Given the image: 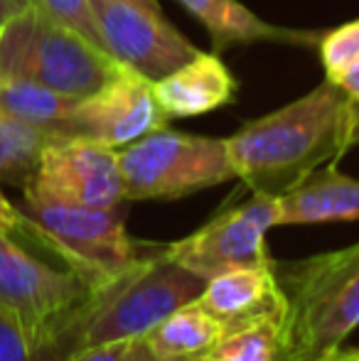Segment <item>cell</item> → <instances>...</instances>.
<instances>
[{"instance_id": "6da1fadb", "label": "cell", "mask_w": 359, "mask_h": 361, "mask_svg": "<svg viewBox=\"0 0 359 361\" xmlns=\"http://www.w3.org/2000/svg\"><path fill=\"white\" fill-rule=\"evenodd\" d=\"M352 96L325 79L283 109L244 123L226 140L236 180L251 195L283 197L317 167L350 150L347 114Z\"/></svg>"}, {"instance_id": "7a4b0ae2", "label": "cell", "mask_w": 359, "mask_h": 361, "mask_svg": "<svg viewBox=\"0 0 359 361\" xmlns=\"http://www.w3.org/2000/svg\"><path fill=\"white\" fill-rule=\"evenodd\" d=\"M273 273L286 298L283 361H312L342 349L359 327V241L273 263Z\"/></svg>"}, {"instance_id": "3957f363", "label": "cell", "mask_w": 359, "mask_h": 361, "mask_svg": "<svg viewBox=\"0 0 359 361\" xmlns=\"http://www.w3.org/2000/svg\"><path fill=\"white\" fill-rule=\"evenodd\" d=\"M126 204L94 209L62 204L23 190L20 212L30 241L49 248L94 290H106L163 248V243L138 241L130 236L126 228Z\"/></svg>"}, {"instance_id": "277c9868", "label": "cell", "mask_w": 359, "mask_h": 361, "mask_svg": "<svg viewBox=\"0 0 359 361\" xmlns=\"http://www.w3.org/2000/svg\"><path fill=\"white\" fill-rule=\"evenodd\" d=\"M101 290L72 268H54L0 231V310L32 347L77 344Z\"/></svg>"}, {"instance_id": "5b68a950", "label": "cell", "mask_w": 359, "mask_h": 361, "mask_svg": "<svg viewBox=\"0 0 359 361\" xmlns=\"http://www.w3.org/2000/svg\"><path fill=\"white\" fill-rule=\"evenodd\" d=\"M123 64L37 5L0 30V79L32 81L64 96L87 99Z\"/></svg>"}, {"instance_id": "8992f818", "label": "cell", "mask_w": 359, "mask_h": 361, "mask_svg": "<svg viewBox=\"0 0 359 361\" xmlns=\"http://www.w3.org/2000/svg\"><path fill=\"white\" fill-rule=\"evenodd\" d=\"M126 202L182 200L236 180L224 138L160 128L118 147Z\"/></svg>"}, {"instance_id": "52a82bcc", "label": "cell", "mask_w": 359, "mask_h": 361, "mask_svg": "<svg viewBox=\"0 0 359 361\" xmlns=\"http://www.w3.org/2000/svg\"><path fill=\"white\" fill-rule=\"evenodd\" d=\"M207 281L165 256V243L155 256L99 293L82 327L79 347L143 339L165 317L195 302Z\"/></svg>"}, {"instance_id": "ba28073f", "label": "cell", "mask_w": 359, "mask_h": 361, "mask_svg": "<svg viewBox=\"0 0 359 361\" xmlns=\"http://www.w3.org/2000/svg\"><path fill=\"white\" fill-rule=\"evenodd\" d=\"M278 226V197L251 195L244 204L224 209L180 241L165 243V256L195 276L212 281L236 268L273 266L266 233Z\"/></svg>"}, {"instance_id": "9c48e42d", "label": "cell", "mask_w": 359, "mask_h": 361, "mask_svg": "<svg viewBox=\"0 0 359 361\" xmlns=\"http://www.w3.org/2000/svg\"><path fill=\"white\" fill-rule=\"evenodd\" d=\"M23 190L62 204L94 209L126 204L118 150L89 138L49 140Z\"/></svg>"}, {"instance_id": "30bf717a", "label": "cell", "mask_w": 359, "mask_h": 361, "mask_svg": "<svg viewBox=\"0 0 359 361\" xmlns=\"http://www.w3.org/2000/svg\"><path fill=\"white\" fill-rule=\"evenodd\" d=\"M104 47L121 64L158 81L202 52L168 23L133 0H89Z\"/></svg>"}, {"instance_id": "8fae6325", "label": "cell", "mask_w": 359, "mask_h": 361, "mask_svg": "<svg viewBox=\"0 0 359 361\" xmlns=\"http://www.w3.org/2000/svg\"><path fill=\"white\" fill-rule=\"evenodd\" d=\"M168 114L155 99L153 81L123 64L99 91L77 101L72 135L118 150L168 128Z\"/></svg>"}, {"instance_id": "7c38bea8", "label": "cell", "mask_w": 359, "mask_h": 361, "mask_svg": "<svg viewBox=\"0 0 359 361\" xmlns=\"http://www.w3.org/2000/svg\"><path fill=\"white\" fill-rule=\"evenodd\" d=\"M197 302L221 322L224 332L261 319H283L286 298L276 281L273 266L236 268L207 281Z\"/></svg>"}, {"instance_id": "4fadbf2b", "label": "cell", "mask_w": 359, "mask_h": 361, "mask_svg": "<svg viewBox=\"0 0 359 361\" xmlns=\"http://www.w3.org/2000/svg\"><path fill=\"white\" fill-rule=\"evenodd\" d=\"M234 74L217 52H200L175 72L153 81L155 99L168 118H192L231 104L236 96Z\"/></svg>"}, {"instance_id": "5bb4252c", "label": "cell", "mask_w": 359, "mask_h": 361, "mask_svg": "<svg viewBox=\"0 0 359 361\" xmlns=\"http://www.w3.org/2000/svg\"><path fill=\"white\" fill-rule=\"evenodd\" d=\"M330 221H359V180L342 175L335 162L317 167L278 197V226Z\"/></svg>"}, {"instance_id": "9a60e30c", "label": "cell", "mask_w": 359, "mask_h": 361, "mask_svg": "<svg viewBox=\"0 0 359 361\" xmlns=\"http://www.w3.org/2000/svg\"><path fill=\"white\" fill-rule=\"evenodd\" d=\"M178 3L205 25L217 54L229 47H236V44L254 42L312 47V44H317V39L322 35L315 32V30H296L266 23V20L254 15L239 0H178Z\"/></svg>"}, {"instance_id": "2e32d148", "label": "cell", "mask_w": 359, "mask_h": 361, "mask_svg": "<svg viewBox=\"0 0 359 361\" xmlns=\"http://www.w3.org/2000/svg\"><path fill=\"white\" fill-rule=\"evenodd\" d=\"M74 96H64L32 81L0 79V116L54 135L74 138L72 118L77 109Z\"/></svg>"}, {"instance_id": "e0dca14e", "label": "cell", "mask_w": 359, "mask_h": 361, "mask_svg": "<svg viewBox=\"0 0 359 361\" xmlns=\"http://www.w3.org/2000/svg\"><path fill=\"white\" fill-rule=\"evenodd\" d=\"M221 337H224L221 322L212 317L195 300V302L175 310L158 327L150 329L143 342L155 357L165 361H182L207 354Z\"/></svg>"}, {"instance_id": "ac0fdd59", "label": "cell", "mask_w": 359, "mask_h": 361, "mask_svg": "<svg viewBox=\"0 0 359 361\" xmlns=\"http://www.w3.org/2000/svg\"><path fill=\"white\" fill-rule=\"evenodd\" d=\"M209 361H283V319L229 329L205 354Z\"/></svg>"}, {"instance_id": "d6986e66", "label": "cell", "mask_w": 359, "mask_h": 361, "mask_svg": "<svg viewBox=\"0 0 359 361\" xmlns=\"http://www.w3.org/2000/svg\"><path fill=\"white\" fill-rule=\"evenodd\" d=\"M49 140H54V135L0 116V180L5 177L23 187L32 177L39 152Z\"/></svg>"}, {"instance_id": "ffe728a7", "label": "cell", "mask_w": 359, "mask_h": 361, "mask_svg": "<svg viewBox=\"0 0 359 361\" xmlns=\"http://www.w3.org/2000/svg\"><path fill=\"white\" fill-rule=\"evenodd\" d=\"M317 49H320L325 76L330 81H340L359 64V18L330 32H322L317 39Z\"/></svg>"}, {"instance_id": "44dd1931", "label": "cell", "mask_w": 359, "mask_h": 361, "mask_svg": "<svg viewBox=\"0 0 359 361\" xmlns=\"http://www.w3.org/2000/svg\"><path fill=\"white\" fill-rule=\"evenodd\" d=\"M77 349V344H54L42 349L32 347L15 319L0 310V361H67Z\"/></svg>"}, {"instance_id": "7402d4cb", "label": "cell", "mask_w": 359, "mask_h": 361, "mask_svg": "<svg viewBox=\"0 0 359 361\" xmlns=\"http://www.w3.org/2000/svg\"><path fill=\"white\" fill-rule=\"evenodd\" d=\"M32 3L37 5L39 10H44L49 18L67 25V27H72L74 32L87 37L89 42H94L96 47L106 49L104 42H101V35H99V27H96V20H94V13H91L89 0H32ZM106 52H109V49H106Z\"/></svg>"}, {"instance_id": "603a6c76", "label": "cell", "mask_w": 359, "mask_h": 361, "mask_svg": "<svg viewBox=\"0 0 359 361\" xmlns=\"http://www.w3.org/2000/svg\"><path fill=\"white\" fill-rule=\"evenodd\" d=\"M133 342H111V344H96V347H79L67 361H126Z\"/></svg>"}, {"instance_id": "cb8c5ba5", "label": "cell", "mask_w": 359, "mask_h": 361, "mask_svg": "<svg viewBox=\"0 0 359 361\" xmlns=\"http://www.w3.org/2000/svg\"><path fill=\"white\" fill-rule=\"evenodd\" d=\"M0 231L8 236H25L28 238V226H25V216L20 212V207H15L8 197L0 190Z\"/></svg>"}, {"instance_id": "d4e9b609", "label": "cell", "mask_w": 359, "mask_h": 361, "mask_svg": "<svg viewBox=\"0 0 359 361\" xmlns=\"http://www.w3.org/2000/svg\"><path fill=\"white\" fill-rule=\"evenodd\" d=\"M32 0H0V30L15 20L18 15H23L28 8H32Z\"/></svg>"}, {"instance_id": "484cf974", "label": "cell", "mask_w": 359, "mask_h": 361, "mask_svg": "<svg viewBox=\"0 0 359 361\" xmlns=\"http://www.w3.org/2000/svg\"><path fill=\"white\" fill-rule=\"evenodd\" d=\"M347 135H350V147L359 145V99H350V114H347Z\"/></svg>"}, {"instance_id": "4316f807", "label": "cell", "mask_w": 359, "mask_h": 361, "mask_svg": "<svg viewBox=\"0 0 359 361\" xmlns=\"http://www.w3.org/2000/svg\"><path fill=\"white\" fill-rule=\"evenodd\" d=\"M126 361H165V359L155 357V354L145 347L143 339H135L133 347H130V352H128V357H126Z\"/></svg>"}, {"instance_id": "83f0119b", "label": "cell", "mask_w": 359, "mask_h": 361, "mask_svg": "<svg viewBox=\"0 0 359 361\" xmlns=\"http://www.w3.org/2000/svg\"><path fill=\"white\" fill-rule=\"evenodd\" d=\"M335 84H340L342 89L347 91V94L352 96V99H359V64L355 69H350L345 76H342L340 81H335Z\"/></svg>"}, {"instance_id": "f1b7e54d", "label": "cell", "mask_w": 359, "mask_h": 361, "mask_svg": "<svg viewBox=\"0 0 359 361\" xmlns=\"http://www.w3.org/2000/svg\"><path fill=\"white\" fill-rule=\"evenodd\" d=\"M312 361H359V352L357 349H337L335 354H327V357Z\"/></svg>"}, {"instance_id": "f546056e", "label": "cell", "mask_w": 359, "mask_h": 361, "mask_svg": "<svg viewBox=\"0 0 359 361\" xmlns=\"http://www.w3.org/2000/svg\"><path fill=\"white\" fill-rule=\"evenodd\" d=\"M135 5H140V8L145 10H153V13H163V8H160L158 0H133Z\"/></svg>"}, {"instance_id": "4dcf8cb0", "label": "cell", "mask_w": 359, "mask_h": 361, "mask_svg": "<svg viewBox=\"0 0 359 361\" xmlns=\"http://www.w3.org/2000/svg\"><path fill=\"white\" fill-rule=\"evenodd\" d=\"M182 361H209L205 357V354H202V357H195V359H182Z\"/></svg>"}, {"instance_id": "1f68e13d", "label": "cell", "mask_w": 359, "mask_h": 361, "mask_svg": "<svg viewBox=\"0 0 359 361\" xmlns=\"http://www.w3.org/2000/svg\"><path fill=\"white\" fill-rule=\"evenodd\" d=\"M357 352H359V349H357Z\"/></svg>"}]
</instances>
